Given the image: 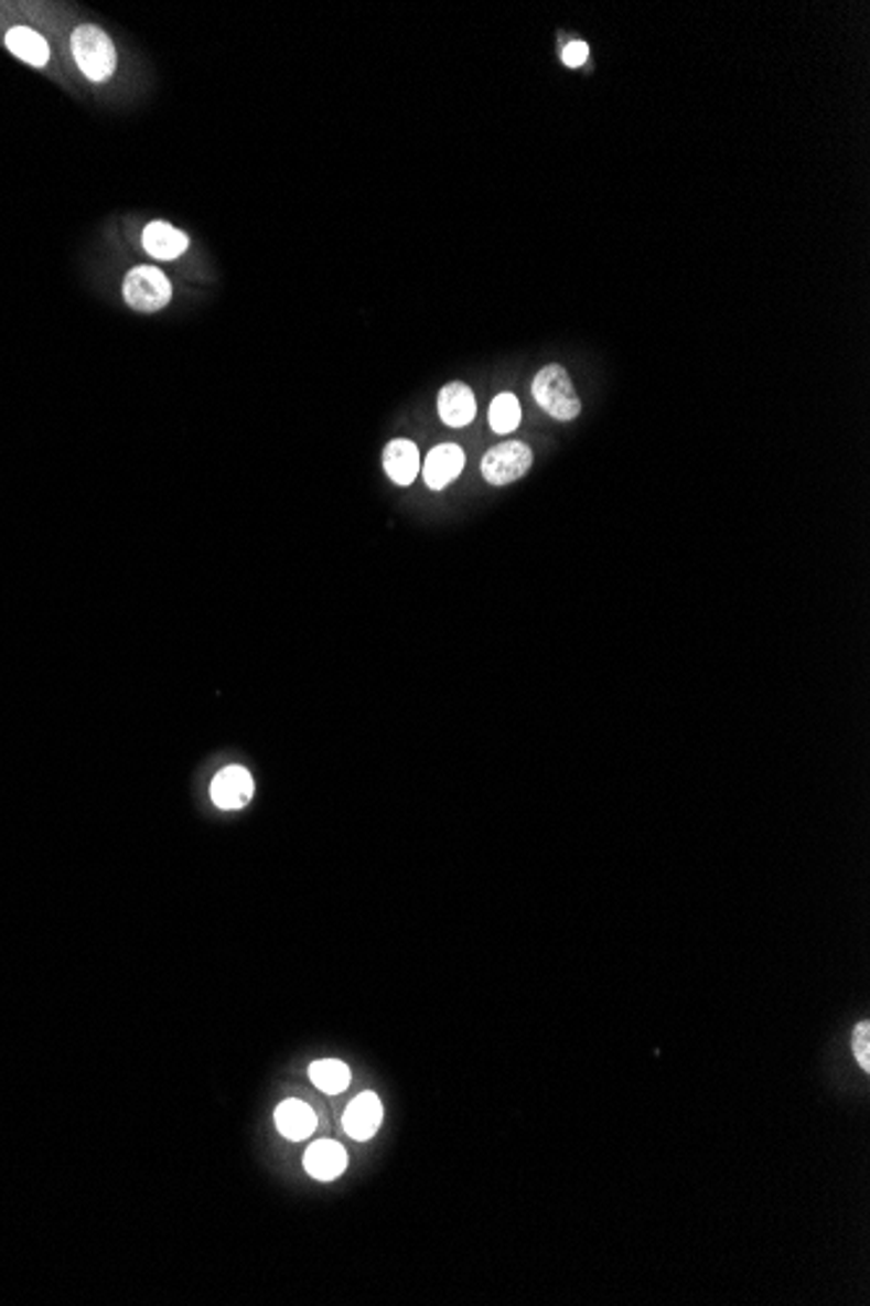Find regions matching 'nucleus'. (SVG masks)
<instances>
[{
	"label": "nucleus",
	"mask_w": 870,
	"mask_h": 1306,
	"mask_svg": "<svg viewBox=\"0 0 870 1306\" xmlns=\"http://www.w3.org/2000/svg\"><path fill=\"white\" fill-rule=\"evenodd\" d=\"M531 397L556 420H573L581 410V402L563 365H548L539 371L531 382Z\"/></svg>",
	"instance_id": "obj_2"
},
{
	"label": "nucleus",
	"mask_w": 870,
	"mask_h": 1306,
	"mask_svg": "<svg viewBox=\"0 0 870 1306\" xmlns=\"http://www.w3.org/2000/svg\"><path fill=\"white\" fill-rule=\"evenodd\" d=\"M384 470L397 485H412L420 472V449L407 439L391 441L384 451Z\"/></svg>",
	"instance_id": "obj_12"
},
{
	"label": "nucleus",
	"mask_w": 870,
	"mask_h": 1306,
	"mask_svg": "<svg viewBox=\"0 0 870 1306\" xmlns=\"http://www.w3.org/2000/svg\"><path fill=\"white\" fill-rule=\"evenodd\" d=\"M487 418H491V428L495 433H512V430L522 422V405L519 399L514 397V394H498V397L493 399L491 405V413H487Z\"/></svg>",
	"instance_id": "obj_15"
},
{
	"label": "nucleus",
	"mask_w": 870,
	"mask_h": 1306,
	"mask_svg": "<svg viewBox=\"0 0 870 1306\" xmlns=\"http://www.w3.org/2000/svg\"><path fill=\"white\" fill-rule=\"evenodd\" d=\"M560 55H563L566 66L579 68V66H584V63H587L589 47H587V42H571V45L563 47V53H560Z\"/></svg>",
	"instance_id": "obj_17"
},
{
	"label": "nucleus",
	"mask_w": 870,
	"mask_h": 1306,
	"mask_svg": "<svg viewBox=\"0 0 870 1306\" xmlns=\"http://www.w3.org/2000/svg\"><path fill=\"white\" fill-rule=\"evenodd\" d=\"M254 778H250V772L240 764L225 767V770L212 780V801L225 811L246 809L250 799H254Z\"/></svg>",
	"instance_id": "obj_5"
},
{
	"label": "nucleus",
	"mask_w": 870,
	"mask_h": 1306,
	"mask_svg": "<svg viewBox=\"0 0 870 1306\" xmlns=\"http://www.w3.org/2000/svg\"><path fill=\"white\" fill-rule=\"evenodd\" d=\"M141 246L149 256L157 258V261H178L180 256L189 254L191 238L183 233V229L170 225V222L154 220L143 227Z\"/></svg>",
	"instance_id": "obj_6"
},
{
	"label": "nucleus",
	"mask_w": 870,
	"mask_h": 1306,
	"mask_svg": "<svg viewBox=\"0 0 870 1306\" xmlns=\"http://www.w3.org/2000/svg\"><path fill=\"white\" fill-rule=\"evenodd\" d=\"M852 1046H855V1059H858L860 1067L868 1072V1069H870V1025L868 1023H860L858 1025V1030H855Z\"/></svg>",
	"instance_id": "obj_16"
},
{
	"label": "nucleus",
	"mask_w": 870,
	"mask_h": 1306,
	"mask_svg": "<svg viewBox=\"0 0 870 1306\" xmlns=\"http://www.w3.org/2000/svg\"><path fill=\"white\" fill-rule=\"evenodd\" d=\"M347 1168V1153L334 1139H319L308 1147L305 1171L319 1181H334Z\"/></svg>",
	"instance_id": "obj_11"
},
{
	"label": "nucleus",
	"mask_w": 870,
	"mask_h": 1306,
	"mask_svg": "<svg viewBox=\"0 0 870 1306\" xmlns=\"http://www.w3.org/2000/svg\"><path fill=\"white\" fill-rule=\"evenodd\" d=\"M275 1122H277L279 1135L287 1137V1139H294V1143H298V1139H305V1137L313 1135L315 1124H319V1118H315L313 1109L308 1106V1103L294 1101V1098H290V1101H284L282 1106L277 1109Z\"/></svg>",
	"instance_id": "obj_13"
},
{
	"label": "nucleus",
	"mask_w": 870,
	"mask_h": 1306,
	"mask_svg": "<svg viewBox=\"0 0 870 1306\" xmlns=\"http://www.w3.org/2000/svg\"><path fill=\"white\" fill-rule=\"evenodd\" d=\"M464 464H466V457L462 447H457V443H441V447H436L430 454L426 457V464H422V478H426L428 488H433V491H443L445 485H451L454 480L464 472Z\"/></svg>",
	"instance_id": "obj_8"
},
{
	"label": "nucleus",
	"mask_w": 870,
	"mask_h": 1306,
	"mask_svg": "<svg viewBox=\"0 0 870 1306\" xmlns=\"http://www.w3.org/2000/svg\"><path fill=\"white\" fill-rule=\"evenodd\" d=\"M384 1122V1106L376 1093H359L344 1114V1132L352 1139H370Z\"/></svg>",
	"instance_id": "obj_9"
},
{
	"label": "nucleus",
	"mask_w": 870,
	"mask_h": 1306,
	"mask_svg": "<svg viewBox=\"0 0 870 1306\" xmlns=\"http://www.w3.org/2000/svg\"><path fill=\"white\" fill-rule=\"evenodd\" d=\"M76 68L92 84H107L118 71V50L110 34L97 24H78L68 40Z\"/></svg>",
	"instance_id": "obj_1"
},
{
	"label": "nucleus",
	"mask_w": 870,
	"mask_h": 1306,
	"mask_svg": "<svg viewBox=\"0 0 870 1306\" xmlns=\"http://www.w3.org/2000/svg\"><path fill=\"white\" fill-rule=\"evenodd\" d=\"M308 1074H311L313 1085L329 1095L342 1093V1090L350 1085V1067L340 1059L315 1061V1064L308 1069Z\"/></svg>",
	"instance_id": "obj_14"
},
{
	"label": "nucleus",
	"mask_w": 870,
	"mask_h": 1306,
	"mask_svg": "<svg viewBox=\"0 0 870 1306\" xmlns=\"http://www.w3.org/2000/svg\"><path fill=\"white\" fill-rule=\"evenodd\" d=\"M474 413H477V402H474V392L466 384H445L441 394H438V415H441L445 426H470L474 420Z\"/></svg>",
	"instance_id": "obj_10"
},
{
	"label": "nucleus",
	"mask_w": 870,
	"mask_h": 1306,
	"mask_svg": "<svg viewBox=\"0 0 870 1306\" xmlns=\"http://www.w3.org/2000/svg\"><path fill=\"white\" fill-rule=\"evenodd\" d=\"M123 300L139 313H157L170 306L172 282L157 267H133L123 279Z\"/></svg>",
	"instance_id": "obj_3"
},
{
	"label": "nucleus",
	"mask_w": 870,
	"mask_h": 1306,
	"mask_svg": "<svg viewBox=\"0 0 870 1306\" xmlns=\"http://www.w3.org/2000/svg\"><path fill=\"white\" fill-rule=\"evenodd\" d=\"M531 468V449L522 441L493 447L483 459V475L491 485H508L524 478Z\"/></svg>",
	"instance_id": "obj_4"
},
{
	"label": "nucleus",
	"mask_w": 870,
	"mask_h": 1306,
	"mask_svg": "<svg viewBox=\"0 0 870 1306\" xmlns=\"http://www.w3.org/2000/svg\"><path fill=\"white\" fill-rule=\"evenodd\" d=\"M3 45L13 57H19L21 63H26V66H32V68H47L50 57H53L50 42L42 38L37 29H32L26 24H13V26L6 29Z\"/></svg>",
	"instance_id": "obj_7"
}]
</instances>
